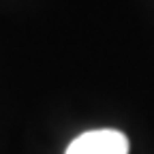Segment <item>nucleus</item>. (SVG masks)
Listing matches in <instances>:
<instances>
[{"instance_id":"1","label":"nucleus","mask_w":154,"mask_h":154,"mask_svg":"<svg viewBox=\"0 0 154 154\" xmlns=\"http://www.w3.org/2000/svg\"><path fill=\"white\" fill-rule=\"evenodd\" d=\"M126 135L116 128H94L75 137L64 154H128Z\"/></svg>"}]
</instances>
